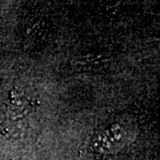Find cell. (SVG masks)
I'll return each mask as SVG.
<instances>
[{"mask_svg": "<svg viewBox=\"0 0 160 160\" xmlns=\"http://www.w3.org/2000/svg\"><path fill=\"white\" fill-rule=\"evenodd\" d=\"M37 107L36 101L22 88H12L0 108L2 132L8 137H24L36 116Z\"/></svg>", "mask_w": 160, "mask_h": 160, "instance_id": "cell-1", "label": "cell"}, {"mask_svg": "<svg viewBox=\"0 0 160 160\" xmlns=\"http://www.w3.org/2000/svg\"><path fill=\"white\" fill-rule=\"evenodd\" d=\"M134 137V131L128 122L121 118L109 121L92 134L88 149L93 154L109 156L119 152Z\"/></svg>", "mask_w": 160, "mask_h": 160, "instance_id": "cell-2", "label": "cell"}]
</instances>
